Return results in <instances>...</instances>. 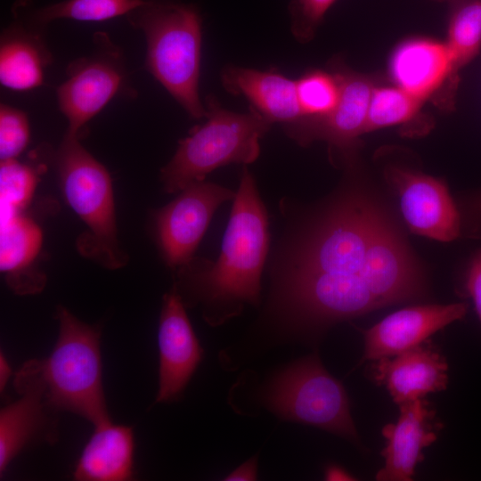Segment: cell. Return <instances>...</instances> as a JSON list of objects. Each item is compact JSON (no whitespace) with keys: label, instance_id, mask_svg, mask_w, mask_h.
I'll list each match as a JSON object with an SVG mask.
<instances>
[{"label":"cell","instance_id":"cell-30","mask_svg":"<svg viewBox=\"0 0 481 481\" xmlns=\"http://www.w3.org/2000/svg\"><path fill=\"white\" fill-rule=\"evenodd\" d=\"M257 457H252L230 472L224 480L226 481H252L257 479Z\"/></svg>","mask_w":481,"mask_h":481},{"label":"cell","instance_id":"cell-20","mask_svg":"<svg viewBox=\"0 0 481 481\" xmlns=\"http://www.w3.org/2000/svg\"><path fill=\"white\" fill-rule=\"evenodd\" d=\"M50 60L39 33L17 21L1 37L0 82L15 91L37 88L43 84Z\"/></svg>","mask_w":481,"mask_h":481},{"label":"cell","instance_id":"cell-7","mask_svg":"<svg viewBox=\"0 0 481 481\" xmlns=\"http://www.w3.org/2000/svg\"><path fill=\"white\" fill-rule=\"evenodd\" d=\"M264 402L281 420L311 425L360 443L346 391L316 354L276 373L265 392Z\"/></svg>","mask_w":481,"mask_h":481},{"label":"cell","instance_id":"cell-23","mask_svg":"<svg viewBox=\"0 0 481 481\" xmlns=\"http://www.w3.org/2000/svg\"><path fill=\"white\" fill-rule=\"evenodd\" d=\"M143 0H64L36 10L32 22L39 27L59 19L102 21L127 15Z\"/></svg>","mask_w":481,"mask_h":481},{"label":"cell","instance_id":"cell-21","mask_svg":"<svg viewBox=\"0 0 481 481\" xmlns=\"http://www.w3.org/2000/svg\"><path fill=\"white\" fill-rule=\"evenodd\" d=\"M0 225V268L9 286L18 294L40 291L45 282L25 272L40 250V228L20 213L1 219Z\"/></svg>","mask_w":481,"mask_h":481},{"label":"cell","instance_id":"cell-2","mask_svg":"<svg viewBox=\"0 0 481 481\" xmlns=\"http://www.w3.org/2000/svg\"><path fill=\"white\" fill-rule=\"evenodd\" d=\"M268 246L266 211L252 175L244 168L220 257L192 280L193 295L206 307L210 323H216L218 312L217 323L238 314L244 303L258 304Z\"/></svg>","mask_w":481,"mask_h":481},{"label":"cell","instance_id":"cell-5","mask_svg":"<svg viewBox=\"0 0 481 481\" xmlns=\"http://www.w3.org/2000/svg\"><path fill=\"white\" fill-rule=\"evenodd\" d=\"M206 122L195 127L161 169L164 190L169 193L204 181L217 167L254 162L260 152L259 139L271 122L254 110L238 113L224 109L208 97Z\"/></svg>","mask_w":481,"mask_h":481},{"label":"cell","instance_id":"cell-34","mask_svg":"<svg viewBox=\"0 0 481 481\" xmlns=\"http://www.w3.org/2000/svg\"><path fill=\"white\" fill-rule=\"evenodd\" d=\"M435 1H437V2H449V0H435Z\"/></svg>","mask_w":481,"mask_h":481},{"label":"cell","instance_id":"cell-6","mask_svg":"<svg viewBox=\"0 0 481 481\" xmlns=\"http://www.w3.org/2000/svg\"><path fill=\"white\" fill-rule=\"evenodd\" d=\"M57 168L65 200L87 227V238L79 249L116 269L126 259L118 241L112 184L110 174L79 143L64 136L57 152Z\"/></svg>","mask_w":481,"mask_h":481},{"label":"cell","instance_id":"cell-16","mask_svg":"<svg viewBox=\"0 0 481 481\" xmlns=\"http://www.w3.org/2000/svg\"><path fill=\"white\" fill-rule=\"evenodd\" d=\"M398 406L396 422L382 428L387 444L381 452L384 466L376 474L379 481H412L416 466L424 459L423 449L437 439L442 428L425 398Z\"/></svg>","mask_w":481,"mask_h":481},{"label":"cell","instance_id":"cell-22","mask_svg":"<svg viewBox=\"0 0 481 481\" xmlns=\"http://www.w3.org/2000/svg\"><path fill=\"white\" fill-rule=\"evenodd\" d=\"M451 12L444 42L457 75L481 49V0H449Z\"/></svg>","mask_w":481,"mask_h":481},{"label":"cell","instance_id":"cell-13","mask_svg":"<svg viewBox=\"0 0 481 481\" xmlns=\"http://www.w3.org/2000/svg\"><path fill=\"white\" fill-rule=\"evenodd\" d=\"M466 303L424 305L406 307L364 330L361 362L392 357L422 343L450 323L462 319Z\"/></svg>","mask_w":481,"mask_h":481},{"label":"cell","instance_id":"cell-11","mask_svg":"<svg viewBox=\"0 0 481 481\" xmlns=\"http://www.w3.org/2000/svg\"><path fill=\"white\" fill-rule=\"evenodd\" d=\"M386 177L399 196L412 232L441 241L459 236V212L442 181L396 167L387 168Z\"/></svg>","mask_w":481,"mask_h":481},{"label":"cell","instance_id":"cell-8","mask_svg":"<svg viewBox=\"0 0 481 481\" xmlns=\"http://www.w3.org/2000/svg\"><path fill=\"white\" fill-rule=\"evenodd\" d=\"M96 51L71 62L67 79L57 89L58 104L68 121L66 135L80 129L123 88L125 69L118 48L104 33L95 35Z\"/></svg>","mask_w":481,"mask_h":481},{"label":"cell","instance_id":"cell-14","mask_svg":"<svg viewBox=\"0 0 481 481\" xmlns=\"http://www.w3.org/2000/svg\"><path fill=\"white\" fill-rule=\"evenodd\" d=\"M390 75L395 86L424 102L443 94L450 107L459 83L445 43L416 38L401 44L390 60Z\"/></svg>","mask_w":481,"mask_h":481},{"label":"cell","instance_id":"cell-32","mask_svg":"<svg viewBox=\"0 0 481 481\" xmlns=\"http://www.w3.org/2000/svg\"><path fill=\"white\" fill-rule=\"evenodd\" d=\"M324 477L329 481H350L355 480V477L340 466L330 464L326 467Z\"/></svg>","mask_w":481,"mask_h":481},{"label":"cell","instance_id":"cell-26","mask_svg":"<svg viewBox=\"0 0 481 481\" xmlns=\"http://www.w3.org/2000/svg\"><path fill=\"white\" fill-rule=\"evenodd\" d=\"M36 184L32 167L16 159L1 160L0 219L20 213L32 198Z\"/></svg>","mask_w":481,"mask_h":481},{"label":"cell","instance_id":"cell-12","mask_svg":"<svg viewBox=\"0 0 481 481\" xmlns=\"http://www.w3.org/2000/svg\"><path fill=\"white\" fill-rule=\"evenodd\" d=\"M158 344L159 368L156 403L172 402L181 397L203 355L182 298L175 289L163 298Z\"/></svg>","mask_w":481,"mask_h":481},{"label":"cell","instance_id":"cell-1","mask_svg":"<svg viewBox=\"0 0 481 481\" xmlns=\"http://www.w3.org/2000/svg\"><path fill=\"white\" fill-rule=\"evenodd\" d=\"M404 243L367 199L335 206L298 243L278 285V302L296 326L320 327L422 293Z\"/></svg>","mask_w":481,"mask_h":481},{"label":"cell","instance_id":"cell-17","mask_svg":"<svg viewBox=\"0 0 481 481\" xmlns=\"http://www.w3.org/2000/svg\"><path fill=\"white\" fill-rule=\"evenodd\" d=\"M373 362L371 367L373 379L385 386L398 405L444 390L448 384L447 362L430 345L422 343Z\"/></svg>","mask_w":481,"mask_h":481},{"label":"cell","instance_id":"cell-19","mask_svg":"<svg viewBox=\"0 0 481 481\" xmlns=\"http://www.w3.org/2000/svg\"><path fill=\"white\" fill-rule=\"evenodd\" d=\"M74 469L80 481H127L134 477L135 439L131 427L111 421L94 426Z\"/></svg>","mask_w":481,"mask_h":481},{"label":"cell","instance_id":"cell-10","mask_svg":"<svg viewBox=\"0 0 481 481\" xmlns=\"http://www.w3.org/2000/svg\"><path fill=\"white\" fill-rule=\"evenodd\" d=\"M20 398L0 411V474L27 445L57 440V419L45 401L44 386L26 362L13 381Z\"/></svg>","mask_w":481,"mask_h":481},{"label":"cell","instance_id":"cell-31","mask_svg":"<svg viewBox=\"0 0 481 481\" xmlns=\"http://www.w3.org/2000/svg\"><path fill=\"white\" fill-rule=\"evenodd\" d=\"M466 208L471 224L470 233L481 235V191L467 200Z\"/></svg>","mask_w":481,"mask_h":481},{"label":"cell","instance_id":"cell-33","mask_svg":"<svg viewBox=\"0 0 481 481\" xmlns=\"http://www.w3.org/2000/svg\"><path fill=\"white\" fill-rule=\"evenodd\" d=\"M12 370L4 355L1 352L0 355V391L3 394L6 387L7 381L11 377Z\"/></svg>","mask_w":481,"mask_h":481},{"label":"cell","instance_id":"cell-28","mask_svg":"<svg viewBox=\"0 0 481 481\" xmlns=\"http://www.w3.org/2000/svg\"><path fill=\"white\" fill-rule=\"evenodd\" d=\"M336 0H293L289 4L291 31L300 41L311 39Z\"/></svg>","mask_w":481,"mask_h":481},{"label":"cell","instance_id":"cell-25","mask_svg":"<svg viewBox=\"0 0 481 481\" xmlns=\"http://www.w3.org/2000/svg\"><path fill=\"white\" fill-rule=\"evenodd\" d=\"M302 118H322L336 107L340 85L336 73L313 70L296 80Z\"/></svg>","mask_w":481,"mask_h":481},{"label":"cell","instance_id":"cell-18","mask_svg":"<svg viewBox=\"0 0 481 481\" xmlns=\"http://www.w3.org/2000/svg\"><path fill=\"white\" fill-rule=\"evenodd\" d=\"M221 80L227 91L244 96L271 123L285 125L302 118L296 80L275 70L230 66L223 69Z\"/></svg>","mask_w":481,"mask_h":481},{"label":"cell","instance_id":"cell-15","mask_svg":"<svg viewBox=\"0 0 481 481\" xmlns=\"http://www.w3.org/2000/svg\"><path fill=\"white\" fill-rule=\"evenodd\" d=\"M340 85L338 102L333 110L322 118H301L285 124L286 133L301 144L320 139L340 149L350 148L365 134L369 106L375 87L363 75L335 72Z\"/></svg>","mask_w":481,"mask_h":481},{"label":"cell","instance_id":"cell-29","mask_svg":"<svg viewBox=\"0 0 481 481\" xmlns=\"http://www.w3.org/2000/svg\"><path fill=\"white\" fill-rule=\"evenodd\" d=\"M465 290L472 298L481 322V249L473 257L467 270Z\"/></svg>","mask_w":481,"mask_h":481},{"label":"cell","instance_id":"cell-9","mask_svg":"<svg viewBox=\"0 0 481 481\" xmlns=\"http://www.w3.org/2000/svg\"><path fill=\"white\" fill-rule=\"evenodd\" d=\"M233 191L204 181L193 183L156 214L159 240L171 267L187 265L216 209L233 200Z\"/></svg>","mask_w":481,"mask_h":481},{"label":"cell","instance_id":"cell-3","mask_svg":"<svg viewBox=\"0 0 481 481\" xmlns=\"http://www.w3.org/2000/svg\"><path fill=\"white\" fill-rule=\"evenodd\" d=\"M146 40V67L192 118L206 115L199 94L202 19L180 0H143L127 15Z\"/></svg>","mask_w":481,"mask_h":481},{"label":"cell","instance_id":"cell-24","mask_svg":"<svg viewBox=\"0 0 481 481\" xmlns=\"http://www.w3.org/2000/svg\"><path fill=\"white\" fill-rule=\"evenodd\" d=\"M422 103L396 86L374 87L365 133L412 120L418 115Z\"/></svg>","mask_w":481,"mask_h":481},{"label":"cell","instance_id":"cell-4","mask_svg":"<svg viewBox=\"0 0 481 481\" xmlns=\"http://www.w3.org/2000/svg\"><path fill=\"white\" fill-rule=\"evenodd\" d=\"M59 335L50 355L28 361L40 379L45 401L53 412H69L94 426L110 420L102 385L101 330L67 308L56 313Z\"/></svg>","mask_w":481,"mask_h":481},{"label":"cell","instance_id":"cell-27","mask_svg":"<svg viewBox=\"0 0 481 481\" xmlns=\"http://www.w3.org/2000/svg\"><path fill=\"white\" fill-rule=\"evenodd\" d=\"M29 141L27 115L20 110L1 104L0 108V159H16Z\"/></svg>","mask_w":481,"mask_h":481}]
</instances>
